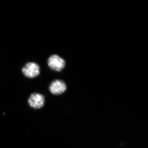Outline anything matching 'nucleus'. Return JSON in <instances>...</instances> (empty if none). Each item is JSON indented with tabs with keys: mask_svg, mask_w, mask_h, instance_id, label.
<instances>
[{
	"mask_svg": "<svg viewBox=\"0 0 148 148\" xmlns=\"http://www.w3.org/2000/svg\"><path fill=\"white\" fill-rule=\"evenodd\" d=\"M47 63L51 69L58 72L62 71L66 65L65 60L56 54L51 55L49 58Z\"/></svg>",
	"mask_w": 148,
	"mask_h": 148,
	"instance_id": "1",
	"label": "nucleus"
},
{
	"mask_svg": "<svg viewBox=\"0 0 148 148\" xmlns=\"http://www.w3.org/2000/svg\"><path fill=\"white\" fill-rule=\"evenodd\" d=\"M39 66L33 62L27 63L22 69V73L24 75L29 78H34L40 74Z\"/></svg>",
	"mask_w": 148,
	"mask_h": 148,
	"instance_id": "2",
	"label": "nucleus"
},
{
	"mask_svg": "<svg viewBox=\"0 0 148 148\" xmlns=\"http://www.w3.org/2000/svg\"><path fill=\"white\" fill-rule=\"evenodd\" d=\"M44 97L38 93H34L30 95L28 100L29 106L33 108L38 109L42 108L44 105Z\"/></svg>",
	"mask_w": 148,
	"mask_h": 148,
	"instance_id": "3",
	"label": "nucleus"
},
{
	"mask_svg": "<svg viewBox=\"0 0 148 148\" xmlns=\"http://www.w3.org/2000/svg\"><path fill=\"white\" fill-rule=\"evenodd\" d=\"M66 89V84L61 80H55L49 86V90L54 95H60L65 92Z\"/></svg>",
	"mask_w": 148,
	"mask_h": 148,
	"instance_id": "4",
	"label": "nucleus"
}]
</instances>
